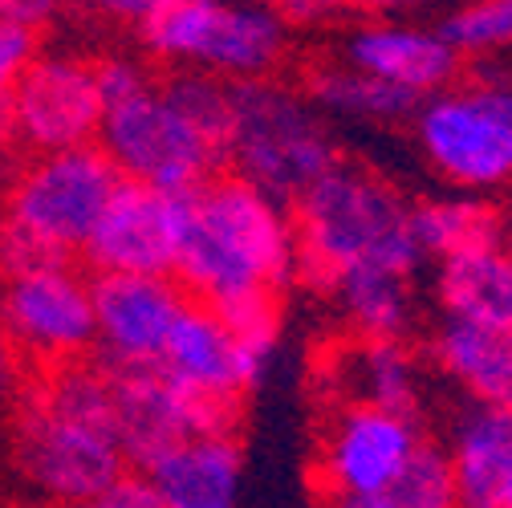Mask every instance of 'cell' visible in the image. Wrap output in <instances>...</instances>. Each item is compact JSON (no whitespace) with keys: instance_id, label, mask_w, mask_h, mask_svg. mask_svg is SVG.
<instances>
[{"instance_id":"obj_1","label":"cell","mask_w":512,"mask_h":508,"mask_svg":"<svg viewBox=\"0 0 512 508\" xmlns=\"http://www.w3.org/2000/svg\"><path fill=\"white\" fill-rule=\"evenodd\" d=\"M297 273V236L285 204L240 175H212L179 196V244L171 277L204 305L277 293Z\"/></svg>"},{"instance_id":"obj_2","label":"cell","mask_w":512,"mask_h":508,"mask_svg":"<svg viewBox=\"0 0 512 508\" xmlns=\"http://www.w3.org/2000/svg\"><path fill=\"white\" fill-rule=\"evenodd\" d=\"M293 236L297 269L322 289L350 269H391L411 277L423 261L411 204L382 175L354 163H334L305 187Z\"/></svg>"},{"instance_id":"obj_3","label":"cell","mask_w":512,"mask_h":508,"mask_svg":"<svg viewBox=\"0 0 512 508\" xmlns=\"http://www.w3.org/2000/svg\"><path fill=\"white\" fill-rule=\"evenodd\" d=\"M17 452L25 476L53 500L74 504L126 480V452L114 431L110 374L61 362L29 399Z\"/></svg>"},{"instance_id":"obj_4","label":"cell","mask_w":512,"mask_h":508,"mask_svg":"<svg viewBox=\"0 0 512 508\" xmlns=\"http://www.w3.org/2000/svg\"><path fill=\"white\" fill-rule=\"evenodd\" d=\"M224 159L244 183L277 204H297L334 163L330 122L309 94L273 78L232 82V114Z\"/></svg>"},{"instance_id":"obj_5","label":"cell","mask_w":512,"mask_h":508,"mask_svg":"<svg viewBox=\"0 0 512 508\" xmlns=\"http://www.w3.org/2000/svg\"><path fill=\"white\" fill-rule=\"evenodd\" d=\"M139 33L159 61L224 82L269 78L285 57V17L265 0H163Z\"/></svg>"},{"instance_id":"obj_6","label":"cell","mask_w":512,"mask_h":508,"mask_svg":"<svg viewBox=\"0 0 512 508\" xmlns=\"http://www.w3.org/2000/svg\"><path fill=\"white\" fill-rule=\"evenodd\" d=\"M415 139L435 175L460 192H500L512 183V78L488 74L443 86L415 110Z\"/></svg>"},{"instance_id":"obj_7","label":"cell","mask_w":512,"mask_h":508,"mask_svg":"<svg viewBox=\"0 0 512 508\" xmlns=\"http://www.w3.org/2000/svg\"><path fill=\"white\" fill-rule=\"evenodd\" d=\"M102 155L122 179L151 183L159 192H191L224 163V147L191 122L163 86H139L102 110Z\"/></svg>"},{"instance_id":"obj_8","label":"cell","mask_w":512,"mask_h":508,"mask_svg":"<svg viewBox=\"0 0 512 508\" xmlns=\"http://www.w3.org/2000/svg\"><path fill=\"white\" fill-rule=\"evenodd\" d=\"M118 179L114 163L90 143L49 151L13 183L5 220L49 244L57 257H70L86 244Z\"/></svg>"},{"instance_id":"obj_9","label":"cell","mask_w":512,"mask_h":508,"mask_svg":"<svg viewBox=\"0 0 512 508\" xmlns=\"http://www.w3.org/2000/svg\"><path fill=\"white\" fill-rule=\"evenodd\" d=\"M0 330L17 354L37 362H74L94 346V297L90 281L53 261L5 281L0 293Z\"/></svg>"},{"instance_id":"obj_10","label":"cell","mask_w":512,"mask_h":508,"mask_svg":"<svg viewBox=\"0 0 512 508\" xmlns=\"http://www.w3.org/2000/svg\"><path fill=\"white\" fill-rule=\"evenodd\" d=\"M273 346L277 342L240 338L212 305L187 301L155 366L196 399L236 411L240 395L256 387V378L265 374Z\"/></svg>"},{"instance_id":"obj_11","label":"cell","mask_w":512,"mask_h":508,"mask_svg":"<svg viewBox=\"0 0 512 508\" xmlns=\"http://www.w3.org/2000/svg\"><path fill=\"white\" fill-rule=\"evenodd\" d=\"M110 411L122 452L131 464H147L171 443L200 431H232V407L196 399L159 366L110 370Z\"/></svg>"},{"instance_id":"obj_12","label":"cell","mask_w":512,"mask_h":508,"mask_svg":"<svg viewBox=\"0 0 512 508\" xmlns=\"http://www.w3.org/2000/svg\"><path fill=\"white\" fill-rule=\"evenodd\" d=\"M419 443H423L419 415L370 407V403H346L330 419L322 456H317L326 496L382 492L403 472Z\"/></svg>"},{"instance_id":"obj_13","label":"cell","mask_w":512,"mask_h":508,"mask_svg":"<svg viewBox=\"0 0 512 508\" xmlns=\"http://www.w3.org/2000/svg\"><path fill=\"white\" fill-rule=\"evenodd\" d=\"M13 135L37 155L86 147L102 126V90L94 66L78 57H37L9 94Z\"/></svg>"},{"instance_id":"obj_14","label":"cell","mask_w":512,"mask_h":508,"mask_svg":"<svg viewBox=\"0 0 512 508\" xmlns=\"http://www.w3.org/2000/svg\"><path fill=\"white\" fill-rule=\"evenodd\" d=\"M90 297L94 346L106 354L110 370L155 366L187 305V293L171 273H98Z\"/></svg>"},{"instance_id":"obj_15","label":"cell","mask_w":512,"mask_h":508,"mask_svg":"<svg viewBox=\"0 0 512 508\" xmlns=\"http://www.w3.org/2000/svg\"><path fill=\"white\" fill-rule=\"evenodd\" d=\"M179 196L151 183L118 179L82 244L90 265L98 273H171L179 244Z\"/></svg>"},{"instance_id":"obj_16","label":"cell","mask_w":512,"mask_h":508,"mask_svg":"<svg viewBox=\"0 0 512 508\" xmlns=\"http://www.w3.org/2000/svg\"><path fill=\"white\" fill-rule=\"evenodd\" d=\"M342 61L378 82H391L419 102L443 86H452L460 70V53L452 49L439 29L399 25V21H374L350 33L342 45Z\"/></svg>"},{"instance_id":"obj_17","label":"cell","mask_w":512,"mask_h":508,"mask_svg":"<svg viewBox=\"0 0 512 508\" xmlns=\"http://www.w3.org/2000/svg\"><path fill=\"white\" fill-rule=\"evenodd\" d=\"M139 468L159 508H236L240 443L232 431L187 435Z\"/></svg>"},{"instance_id":"obj_18","label":"cell","mask_w":512,"mask_h":508,"mask_svg":"<svg viewBox=\"0 0 512 508\" xmlns=\"http://www.w3.org/2000/svg\"><path fill=\"white\" fill-rule=\"evenodd\" d=\"M443 452L460 508H504L512 500V415L504 403L468 399Z\"/></svg>"},{"instance_id":"obj_19","label":"cell","mask_w":512,"mask_h":508,"mask_svg":"<svg viewBox=\"0 0 512 508\" xmlns=\"http://www.w3.org/2000/svg\"><path fill=\"white\" fill-rule=\"evenodd\" d=\"M330 374L346 403H370L403 415H419L423 403V366L403 346V338H362L358 346H346Z\"/></svg>"},{"instance_id":"obj_20","label":"cell","mask_w":512,"mask_h":508,"mask_svg":"<svg viewBox=\"0 0 512 508\" xmlns=\"http://www.w3.org/2000/svg\"><path fill=\"white\" fill-rule=\"evenodd\" d=\"M431 362L476 403L512 399V330L447 317L431 338Z\"/></svg>"},{"instance_id":"obj_21","label":"cell","mask_w":512,"mask_h":508,"mask_svg":"<svg viewBox=\"0 0 512 508\" xmlns=\"http://www.w3.org/2000/svg\"><path fill=\"white\" fill-rule=\"evenodd\" d=\"M435 293L447 317L512 330V252L504 244H484L447 257Z\"/></svg>"},{"instance_id":"obj_22","label":"cell","mask_w":512,"mask_h":508,"mask_svg":"<svg viewBox=\"0 0 512 508\" xmlns=\"http://www.w3.org/2000/svg\"><path fill=\"white\" fill-rule=\"evenodd\" d=\"M362 338H403L411 326V277L391 269H350L326 285Z\"/></svg>"},{"instance_id":"obj_23","label":"cell","mask_w":512,"mask_h":508,"mask_svg":"<svg viewBox=\"0 0 512 508\" xmlns=\"http://www.w3.org/2000/svg\"><path fill=\"white\" fill-rule=\"evenodd\" d=\"M415 240L423 257H460V252L500 244V216L476 196H435L411 208Z\"/></svg>"},{"instance_id":"obj_24","label":"cell","mask_w":512,"mask_h":508,"mask_svg":"<svg viewBox=\"0 0 512 508\" xmlns=\"http://www.w3.org/2000/svg\"><path fill=\"white\" fill-rule=\"evenodd\" d=\"M309 98L322 106V114H342L354 122H403L419 110V98L391 86V82H378L354 66H326V70H313L309 78Z\"/></svg>"},{"instance_id":"obj_25","label":"cell","mask_w":512,"mask_h":508,"mask_svg":"<svg viewBox=\"0 0 512 508\" xmlns=\"http://www.w3.org/2000/svg\"><path fill=\"white\" fill-rule=\"evenodd\" d=\"M330 508H460V500H456V480H452L447 452L423 439L415 456L403 464V472L382 492L330 496Z\"/></svg>"},{"instance_id":"obj_26","label":"cell","mask_w":512,"mask_h":508,"mask_svg":"<svg viewBox=\"0 0 512 508\" xmlns=\"http://www.w3.org/2000/svg\"><path fill=\"white\" fill-rule=\"evenodd\" d=\"M439 33L460 57L512 49V0H460V9H452Z\"/></svg>"},{"instance_id":"obj_27","label":"cell","mask_w":512,"mask_h":508,"mask_svg":"<svg viewBox=\"0 0 512 508\" xmlns=\"http://www.w3.org/2000/svg\"><path fill=\"white\" fill-rule=\"evenodd\" d=\"M33 61H37V29L0 17V94H13V86Z\"/></svg>"},{"instance_id":"obj_28","label":"cell","mask_w":512,"mask_h":508,"mask_svg":"<svg viewBox=\"0 0 512 508\" xmlns=\"http://www.w3.org/2000/svg\"><path fill=\"white\" fill-rule=\"evenodd\" d=\"M53 261H66V257H57L49 244L29 236L25 228H17L9 220L0 224V273H5V277L29 273V269H41V265H53Z\"/></svg>"},{"instance_id":"obj_29","label":"cell","mask_w":512,"mask_h":508,"mask_svg":"<svg viewBox=\"0 0 512 508\" xmlns=\"http://www.w3.org/2000/svg\"><path fill=\"white\" fill-rule=\"evenodd\" d=\"M98 74V90H102V102H118L126 94H135L139 86H147V74L135 66V61H122V57H110L102 66H94Z\"/></svg>"},{"instance_id":"obj_30","label":"cell","mask_w":512,"mask_h":508,"mask_svg":"<svg viewBox=\"0 0 512 508\" xmlns=\"http://www.w3.org/2000/svg\"><path fill=\"white\" fill-rule=\"evenodd\" d=\"M66 508H159L155 496L147 492L143 480H118L114 488L98 492V496H86V500H74Z\"/></svg>"},{"instance_id":"obj_31","label":"cell","mask_w":512,"mask_h":508,"mask_svg":"<svg viewBox=\"0 0 512 508\" xmlns=\"http://www.w3.org/2000/svg\"><path fill=\"white\" fill-rule=\"evenodd\" d=\"M57 9V0H0V17L21 21V25H45Z\"/></svg>"},{"instance_id":"obj_32","label":"cell","mask_w":512,"mask_h":508,"mask_svg":"<svg viewBox=\"0 0 512 508\" xmlns=\"http://www.w3.org/2000/svg\"><path fill=\"white\" fill-rule=\"evenodd\" d=\"M273 9L285 21H317V17H330L334 9H342V0H277Z\"/></svg>"},{"instance_id":"obj_33","label":"cell","mask_w":512,"mask_h":508,"mask_svg":"<svg viewBox=\"0 0 512 508\" xmlns=\"http://www.w3.org/2000/svg\"><path fill=\"white\" fill-rule=\"evenodd\" d=\"M163 0H98V9L102 13H110V17H118V21H143L151 9H159Z\"/></svg>"},{"instance_id":"obj_34","label":"cell","mask_w":512,"mask_h":508,"mask_svg":"<svg viewBox=\"0 0 512 508\" xmlns=\"http://www.w3.org/2000/svg\"><path fill=\"white\" fill-rule=\"evenodd\" d=\"M346 9H358V13H374V17H387V13H403V9H415L419 0H342Z\"/></svg>"},{"instance_id":"obj_35","label":"cell","mask_w":512,"mask_h":508,"mask_svg":"<svg viewBox=\"0 0 512 508\" xmlns=\"http://www.w3.org/2000/svg\"><path fill=\"white\" fill-rule=\"evenodd\" d=\"M13 383H17V350L5 338V330H0V395H9Z\"/></svg>"},{"instance_id":"obj_36","label":"cell","mask_w":512,"mask_h":508,"mask_svg":"<svg viewBox=\"0 0 512 508\" xmlns=\"http://www.w3.org/2000/svg\"><path fill=\"white\" fill-rule=\"evenodd\" d=\"M500 240H508V244H504V248H508V252H512V228H508V236H500Z\"/></svg>"},{"instance_id":"obj_37","label":"cell","mask_w":512,"mask_h":508,"mask_svg":"<svg viewBox=\"0 0 512 508\" xmlns=\"http://www.w3.org/2000/svg\"><path fill=\"white\" fill-rule=\"evenodd\" d=\"M504 407H508V415H512V399H508V403H504Z\"/></svg>"},{"instance_id":"obj_38","label":"cell","mask_w":512,"mask_h":508,"mask_svg":"<svg viewBox=\"0 0 512 508\" xmlns=\"http://www.w3.org/2000/svg\"><path fill=\"white\" fill-rule=\"evenodd\" d=\"M504 508H512V500H508V504H504Z\"/></svg>"}]
</instances>
